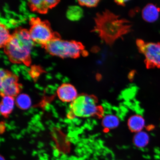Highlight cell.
<instances>
[{
    "mask_svg": "<svg viewBox=\"0 0 160 160\" xmlns=\"http://www.w3.org/2000/svg\"><path fill=\"white\" fill-rule=\"evenodd\" d=\"M58 97L61 101L65 102H72L78 97L75 88L69 83H64L58 88Z\"/></svg>",
    "mask_w": 160,
    "mask_h": 160,
    "instance_id": "cell-8",
    "label": "cell"
},
{
    "mask_svg": "<svg viewBox=\"0 0 160 160\" xmlns=\"http://www.w3.org/2000/svg\"><path fill=\"white\" fill-rule=\"evenodd\" d=\"M99 2L100 1L98 0H91V1L83 0V1H78L80 5L90 8L97 7Z\"/></svg>",
    "mask_w": 160,
    "mask_h": 160,
    "instance_id": "cell-18",
    "label": "cell"
},
{
    "mask_svg": "<svg viewBox=\"0 0 160 160\" xmlns=\"http://www.w3.org/2000/svg\"><path fill=\"white\" fill-rule=\"evenodd\" d=\"M15 103L17 107L22 110L29 109L32 105L31 98L25 93L17 95L15 99Z\"/></svg>",
    "mask_w": 160,
    "mask_h": 160,
    "instance_id": "cell-15",
    "label": "cell"
},
{
    "mask_svg": "<svg viewBox=\"0 0 160 160\" xmlns=\"http://www.w3.org/2000/svg\"><path fill=\"white\" fill-rule=\"evenodd\" d=\"M15 100L13 97L8 96H3L2 98L0 111L4 117L9 116L14 108Z\"/></svg>",
    "mask_w": 160,
    "mask_h": 160,
    "instance_id": "cell-10",
    "label": "cell"
},
{
    "mask_svg": "<svg viewBox=\"0 0 160 160\" xmlns=\"http://www.w3.org/2000/svg\"><path fill=\"white\" fill-rule=\"evenodd\" d=\"M28 2L32 8L37 11L45 12L48 9L46 4L45 1L33 0Z\"/></svg>",
    "mask_w": 160,
    "mask_h": 160,
    "instance_id": "cell-17",
    "label": "cell"
},
{
    "mask_svg": "<svg viewBox=\"0 0 160 160\" xmlns=\"http://www.w3.org/2000/svg\"><path fill=\"white\" fill-rule=\"evenodd\" d=\"M70 113L73 117L89 118L101 117L103 110L98 105V100L95 96L82 95L78 96L70 105Z\"/></svg>",
    "mask_w": 160,
    "mask_h": 160,
    "instance_id": "cell-3",
    "label": "cell"
},
{
    "mask_svg": "<svg viewBox=\"0 0 160 160\" xmlns=\"http://www.w3.org/2000/svg\"><path fill=\"white\" fill-rule=\"evenodd\" d=\"M128 126L131 131L137 133L141 132L145 127V121L141 116H132L128 121Z\"/></svg>",
    "mask_w": 160,
    "mask_h": 160,
    "instance_id": "cell-11",
    "label": "cell"
},
{
    "mask_svg": "<svg viewBox=\"0 0 160 160\" xmlns=\"http://www.w3.org/2000/svg\"><path fill=\"white\" fill-rule=\"evenodd\" d=\"M94 20L95 26L92 32L97 33L102 41L109 46L131 31L130 22L108 10L98 13Z\"/></svg>",
    "mask_w": 160,
    "mask_h": 160,
    "instance_id": "cell-1",
    "label": "cell"
},
{
    "mask_svg": "<svg viewBox=\"0 0 160 160\" xmlns=\"http://www.w3.org/2000/svg\"><path fill=\"white\" fill-rule=\"evenodd\" d=\"M0 80V88L2 96L14 97L19 95L21 87L18 83L17 77L15 75L8 73Z\"/></svg>",
    "mask_w": 160,
    "mask_h": 160,
    "instance_id": "cell-7",
    "label": "cell"
},
{
    "mask_svg": "<svg viewBox=\"0 0 160 160\" xmlns=\"http://www.w3.org/2000/svg\"><path fill=\"white\" fill-rule=\"evenodd\" d=\"M29 31L31 38L34 43L47 45L53 38V35L49 26L38 19H33Z\"/></svg>",
    "mask_w": 160,
    "mask_h": 160,
    "instance_id": "cell-6",
    "label": "cell"
},
{
    "mask_svg": "<svg viewBox=\"0 0 160 160\" xmlns=\"http://www.w3.org/2000/svg\"><path fill=\"white\" fill-rule=\"evenodd\" d=\"M119 120L117 116L113 115H106L102 121V125L105 129H112L119 126Z\"/></svg>",
    "mask_w": 160,
    "mask_h": 160,
    "instance_id": "cell-14",
    "label": "cell"
},
{
    "mask_svg": "<svg viewBox=\"0 0 160 160\" xmlns=\"http://www.w3.org/2000/svg\"><path fill=\"white\" fill-rule=\"evenodd\" d=\"M136 43L139 52L145 56L146 68H160V43L147 42L138 39Z\"/></svg>",
    "mask_w": 160,
    "mask_h": 160,
    "instance_id": "cell-5",
    "label": "cell"
},
{
    "mask_svg": "<svg viewBox=\"0 0 160 160\" xmlns=\"http://www.w3.org/2000/svg\"><path fill=\"white\" fill-rule=\"evenodd\" d=\"M83 16V11L81 7L78 5L70 6L66 12V17L71 21H79Z\"/></svg>",
    "mask_w": 160,
    "mask_h": 160,
    "instance_id": "cell-12",
    "label": "cell"
},
{
    "mask_svg": "<svg viewBox=\"0 0 160 160\" xmlns=\"http://www.w3.org/2000/svg\"><path fill=\"white\" fill-rule=\"evenodd\" d=\"M128 1H116L115 2L118 5L125 6L126 3Z\"/></svg>",
    "mask_w": 160,
    "mask_h": 160,
    "instance_id": "cell-20",
    "label": "cell"
},
{
    "mask_svg": "<svg viewBox=\"0 0 160 160\" xmlns=\"http://www.w3.org/2000/svg\"><path fill=\"white\" fill-rule=\"evenodd\" d=\"M11 36L5 26L1 24L0 26V45L1 47L5 46L9 42Z\"/></svg>",
    "mask_w": 160,
    "mask_h": 160,
    "instance_id": "cell-16",
    "label": "cell"
},
{
    "mask_svg": "<svg viewBox=\"0 0 160 160\" xmlns=\"http://www.w3.org/2000/svg\"><path fill=\"white\" fill-rule=\"evenodd\" d=\"M46 5H47L48 8H51L55 5L58 3V1L55 0H45Z\"/></svg>",
    "mask_w": 160,
    "mask_h": 160,
    "instance_id": "cell-19",
    "label": "cell"
},
{
    "mask_svg": "<svg viewBox=\"0 0 160 160\" xmlns=\"http://www.w3.org/2000/svg\"><path fill=\"white\" fill-rule=\"evenodd\" d=\"M46 46L49 53L61 58H77L84 51V47L81 43L58 38H53Z\"/></svg>",
    "mask_w": 160,
    "mask_h": 160,
    "instance_id": "cell-4",
    "label": "cell"
},
{
    "mask_svg": "<svg viewBox=\"0 0 160 160\" xmlns=\"http://www.w3.org/2000/svg\"><path fill=\"white\" fill-rule=\"evenodd\" d=\"M149 141L148 135L142 131L136 133L133 140L134 144L139 148L145 147L148 144Z\"/></svg>",
    "mask_w": 160,
    "mask_h": 160,
    "instance_id": "cell-13",
    "label": "cell"
},
{
    "mask_svg": "<svg viewBox=\"0 0 160 160\" xmlns=\"http://www.w3.org/2000/svg\"><path fill=\"white\" fill-rule=\"evenodd\" d=\"M34 45L29 32L19 29L11 36L5 46V51L12 62L25 63L29 61Z\"/></svg>",
    "mask_w": 160,
    "mask_h": 160,
    "instance_id": "cell-2",
    "label": "cell"
},
{
    "mask_svg": "<svg viewBox=\"0 0 160 160\" xmlns=\"http://www.w3.org/2000/svg\"><path fill=\"white\" fill-rule=\"evenodd\" d=\"M38 71L37 69H33L31 71V75H32L33 77H37L38 75Z\"/></svg>",
    "mask_w": 160,
    "mask_h": 160,
    "instance_id": "cell-21",
    "label": "cell"
},
{
    "mask_svg": "<svg viewBox=\"0 0 160 160\" xmlns=\"http://www.w3.org/2000/svg\"><path fill=\"white\" fill-rule=\"evenodd\" d=\"M1 160H5L4 158L3 157H2L1 155Z\"/></svg>",
    "mask_w": 160,
    "mask_h": 160,
    "instance_id": "cell-22",
    "label": "cell"
},
{
    "mask_svg": "<svg viewBox=\"0 0 160 160\" xmlns=\"http://www.w3.org/2000/svg\"><path fill=\"white\" fill-rule=\"evenodd\" d=\"M160 9L153 3L148 4L142 11V17L146 22L152 23L158 19Z\"/></svg>",
    "mask_w": 160,
    "mask_h": 160,
    "instance_id": "cell-9",
    "label": "cell"
}]
</instances>
